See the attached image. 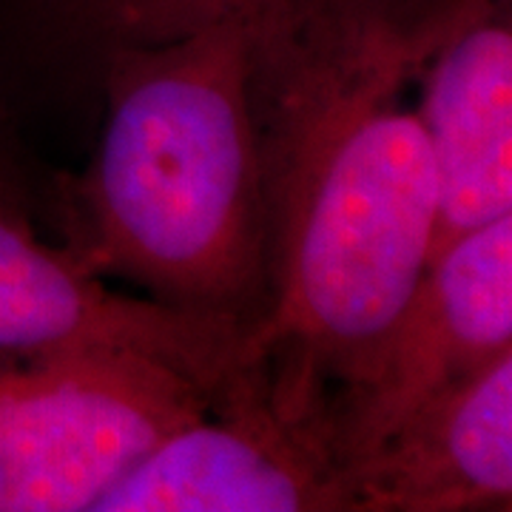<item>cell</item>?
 I'll list each match as a JSON object with an SVG mask.
<instances>
[{
	"label": "cell",
	"instance_id": "52a82bcc",
	"mask_svg": "<svg viewBox=\"0 0 512 512\" xmlns=\"http://www.w3.org/2000/svg\"><path fill=\"white\" fill-rule=\"evenodd\" d=\"M416 89L439 185L433 259L512 214L510 0H453Z\"/></svg>",
	"mask_w": 512,
	"mask_h": 512
},
{
	"label": "cell",
	"instance_id": "277c9868",
	"mask_svg": "<svg viewBox=\"0 0 512 512\" xmlns=\"http://www.w3.org/2000/svg\"><path fill=\"white\" fill-rule=\"evenodd\" d=\"M94 512H353L333 390L239 353L200 419L140 458Z\"/></svg>",
	"mask_w": 512,
	"mask_h": 512
},
{
	"label": "cell",
	"instance_id": "ba28073f",
	"mask_svg": "<svg viewBox=\"0 0 512 512\" xmlns=\"http://www.w3.org/2000/svg\"><path fill=\"white\" fill-rule=\"evenodd\" d=\"M350 481L353 512L510 510L512 350L421 402Z\"/></svg>",
	"mask_w": 512,
	"mask_h": 512
},
{
	"label": "cell",
	"instance_id": "30bf717a",
	"mask_svg": "<svg viewBox=\"0 0 512 512\" xmlns=\"http://www.w3.org/2000/svg\"><path fill=\"white\" fill-rule=\"evenodd\" d=\"M0 205H9V200H6V188H3V180H0Z\"/></svg>",
	"mask_w": 512,
	"mask_h": 512
},
{
	"label": "cell",
	"instance_id": "7a4b0ae2",
	"mask_svg": "<svg viewBox=\"0 0 512 512\" xmlns=\"http://www.w3.org/2000/svg\"><path fill=\"white\" fill-rule=\"evenodd\" d=\"M100 63L106 123L69 185L66 251L148 299L254 328L268 308L254 29L222 20Z\"/></svg>",
	"mask_w": 512,
	"mask_h": 512
},
{
	"label": "cell",
	"instance_id": "9c48e42d",
	"mask_svg": "<svg viewBox=\"0 0 512 512\" xmlns=\"http://www.w3.org/2000/svg\"><path fill=\"white\" fill-rule=\"evenodd\" d=\"M305 0H32L37 15L69 43L100 60L126 46H160L211 23L242 20L251 29L288 18Z\"/></svg>",
	"mask_w": 512,
	"mask_h": 512
},
{
	"label": "cell",
	"instance_id": "5b68a950",
	"mask_svg": "<svg viewBox=\"0 0 512 512\" xmlns=\"http://www.w3.org/2000/svg\"><path fill=\"white\" fill-rule=\"evenodd\" d=\"M512 350V214L433 256L365 373L333 393L353 467L421 402Z\"/></svg>",
	"mask_w": 512,
	"mask_h": 512
},
{
	"label": "cell",
	"instance_id": "6da1fadb",
	"mask_svg": "<svg viewBox=\"0 0 512 512\" xmlns=\"http://www.w3.org/2000/svg\"><path fill=\"white\" fill-rule=\"evenodd\" d=\"M453 0H308L254 29L268 308L245 356L345 390L430 262L439 185L407 92Z\"/></svg>",
	"mask_w": 512,
	"mask_h": 512
},
{
	"label": "cell",
	"instance_id": "8992f818",
	"mask_svg": "<svg viewBox=\"0 0 512 512\" xmlns=\"http://www.w3.org/2000/svg\"><path fill=\"white\" fill-rule=\"evenodd\" d=\"M242 336L234 322L114 293L0 205V350H134L177 367L211 396L237 365Z\"/></svg>",
	"mask_w": 512,
	"mask_h": 512
},
{
	"label": "cell",
	"instance_id": "3957f363",
	"mask_svg": "<svg viewBox=\"0 0 512 512\" xmlns=\"http://www.w3.org/2000/svg\"><path fill=\"white\" fill-rule=\"evenodd\" d=\"M208 399L134 350H0V512H94Z\"/></svg>",
	"mask_w": 512,
	"mask_h": 512
}]
</instances>
